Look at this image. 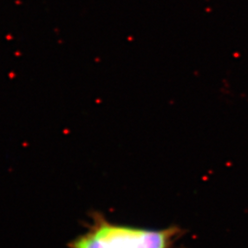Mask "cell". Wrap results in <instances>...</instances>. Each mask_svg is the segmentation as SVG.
Listing matches in <instances>:
<instances>
[{"label": "cell", "instance_id": "1", "mask_svg": "<svg viewBox=\"0 0 248 248\" xmlns=\"http://www.w3.org/2000/svg\"><path fill=\"white\" fill-rule=\"evenodd\" d=\"M178 227L145 229L116 224L96 215L86 232L68 244L69 248H171L179 235Z\"/></svg>", "mask_w": 248, "mask_h": 248}]
</instances>
